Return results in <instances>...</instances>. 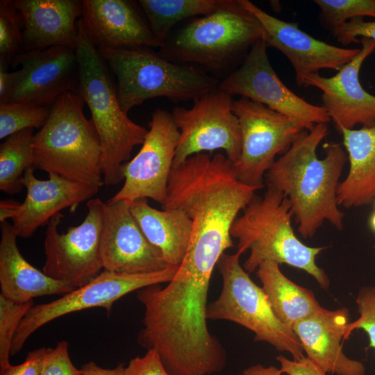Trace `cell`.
Here are the masks:
<instances>
[{"mask_svg": "<svg viewBox=\"0 0 375 375\" xmlns=\"http://www.w3.org/2000/svg\"><path fill=\"white\" fill-rule=\"evenodd\" d=\"M328 133L327 124L303 131L265 176L267 186L289 200L298 231L306 239L312 238L325 221L338 230L344 226L337 192L348 157L338 142L324 144V157H317V149Z\"/></svg>", "mask_w": 375, "mask_h": 375, "instance_id": "cell-1", "label": "cell"}, {"mask_svg": "<svg viewBox=\"0 0 375 375\" xmlns=\"http://www.w3.org/2000/svg\"><path fill=\"white\" fill-rule=\"evenodd\" d=\"M264 37L261 22L241 0H225L216 11L190 19L172 31L158 53L222 81L240 66Z\"/></svg>", "mask_w": 375, "mask_h": 375, "instance_id": "cell-2", "label": "cell"}, {"mask_svg": "<svg viewBox=\"0 0 375 375\" xmlns=\"http://www.w3.org/2000/svg\"><path fill=\"white\" fill-rule=\"evenodd\" d=\"M78 25L77 94L88 106L99 138L103 183L117 185L124 179V164L134 147L142 144L148 130L133 122L122 109L108 65L89 39L80 19Z\"/></svg>", "mask_w": 375, "mask_h": 375, "instance_id": "cell-3", "label": "cell"}, {"mask_svg": "<svg viewBox=\"0 0 375 375\" xmlns=\"http://www.w3.org/2000/svg\"><path fill=\"white\" fill-rule=\"evenodd\" d=\"M292 216L290 201L281 191L267 186L262 196L254 195L231 228V237L238 239L237 252L250 251L243 268L251 273L265 261L286 264L306 272L327 290L330 280L316 263L326 247L303 244L294 233Z\"/></svg>", "mask_w": 375, "mask_h": 375, "instance_id": "cell-4", "label": "cell"}, {"mask_svg": "<svg viewBox=\"0 0 375 375\" xmlns=\"http://www.w3.org/2000/svg\"><path fill=\"white\" fill-rule=\"evenodd\" d=\"M83 105L77 93L67 92L50 107L47 119L34 135L33 167L100 188L104 184L101 147Z\"/></svg>", "mask_w": 375, "mask_h": 375, "instance_id": "cell-5", "label": "cell"}, {"mask_svg": "<svg viewBox=\"0 0 375 375\" xmlns=\"http://www.w3.org/2000/svg\"><path fill=\"white\" fill-rule=\"evenodd\" d=\"M99 51L115 76L119 104L126 114L150 99L193 101L219 85V80L200 69L169 61L151 49Z\"/></svg>", "mask_w": 375, "mask_h": 375, "instance_id": "cell-6", "label": "cell"}, {"mask_svg": "<svg viewBox=\"0 0 375 375\" xmlns=\"http://www.w3.org/2000/svg\"><path fill=\"white\" fill-rule=\"evenodd\" d=\"M240 254L223 253L217 267L222 288L217 299L207 308L208 319L237 323L252 331L254 340L265 342L280 351L290 353L294 360L304 356L302 347L290 327L274 314L267 296L240 263Z\"/></svg>", "mask_w": 375, "mask_h": 375, "instance_id": "cell-7", "label": "cell"}, {"mask_svg": "<svg viewBox=\"0 0 375 375\" xmlns=\"http://www.w3.org/2000/svg\"><path fill=\"white\" fill-rule=\"evenodd\" d=\"M233 97L219 87L193 100L189 108H174L172 115L180 135L173 167L197 153L222 149L233 164L242 150L239 120L233 108Z\"/></svg>", "mask_w": 375, "mask_h": 375, "instance_id": "cell-8", "label": "cell"}, {"mask_svg": "<svg viewBox=\"0 0 375 375\" xmlns=\"http://www.w3.org/2000/svg\"><path fill=\"white\" fill-rule=\"evenodd\" d=\"M232 108L242 133L240 157L233 164L237 177L261 189L276 156L285 153L306 129L298 122L244 97L233 99Z\"/></svg>", "mask_w": 375, "mask_h": 375, "instance_id": "cell-9", "label": "cell"}, {"mask_svg": "<svg viewBox=\"0 0 375 375\" xmlns=\"http://www.w3.org/2000/svg\"><path fill=\"white\" fill-rule=\"evenodd\" d=\"M88 213L81 224L58 232L63 215L51 219L45 233V261L42 272L74 288L92 281L103 269L101 253L104 203L99 198L87 202Z\"/></svg>", "mask_w": 375, "mask_h": 375, "instance_id": "cell-10", "label": "cell"}, {"mask_svg": "<svg viewBox=\"0 0 375 375\" xmlns=\"http://www.w3.org/2000/svg\"><path fill=\"white\" fill-rule=\"evenodd\" d=\"M178 267L153 273L119 274L103 269L92 281L53 301L34 305L22 319L14 337L10 355L19 353L28 337L51 321L91 308H103L110 315L114 302L144 287L169 282Z\"/></svg>", "mask_w": 375, "mask_h": 375, "instance_id": "cell-11", "label": "cell"}, {"mask_svg": "<svg viewBox=\"0 0 375 375\" xmlns=\"http://www.w3.org/2000/svg\"><path fill=\"white\" fill-rule=\"evenodd\" d=\"M263 39L251 49L245 59L219 88L232 97L240 95L262 103L301 124L307 130L331 120L322 107L306 101L290 90L272 67Z\"/></svg>", "mask_w": 375, "mask_h": 375, "instance_id": "cell-12", "label": "cell"}, {"mask_svg": "<svg viewBox=\"0 0 375 375\" xmlns=\"http://www.w3.org/2000/svg\"><path fill=\"white\" fill-rule=\"evenodd\" d=\"M138 153L123 165L122 188L109 200L130 202L151 199L164 206L179 131L168 111L156 108Z\"/></svg>", "mask_w": 375, "mask_h": 375, "instance_id": "cell-13", "label": "cell"}, {"mask_svg": "<svg viewBox=\"0 0 375 375\" xmlns=\"http://www.w3.org/2000/svg\"><path fill=\"white\" fill-rule=\"evenodd\" d=\"M12 72L10 89L1 103L51 107L67 92L77 93L79 64L76 49L64 46L24 52Z\"/></svg>", "mask_w": 375, "mask_h": 375, "instance_id": "cell-14", "label": "cell"}, {"mask_svg": "<svg viewBox=\"0 0 375 375\" xmlns=\"http://www.w3.org/2000/svg\"><path fill=\"white\" fill-rule=\"evenodd\" d=\"M101 253L103 269L119 274H148L169 267L142 232L126 200L104 203Z\"/></svg>", "mask_w": 375, "mask_h": 375, "instance_id": "cell-15", "label": "cell"}, {"mask_svg": "<svg viewBox=\"0 0 375 375\" xmlns=\"http://www.w3.org/2000/svg\"><path fill=\"white\" fill-rule=\"evenodd\" d=\"M241 2L261 22L267 47L278 49L289 60L299 87L303 86L307 76L322 69L339 71L360 51V49L340 47L315 39L300 29L297 23L276 18L249 0Z\"/></svg>", "mask_w": 375, "mask_h": 375, "instance_id": "cell-16", "label": "cell"}, {"mask_svg": "<svg viewBox=\"0 0 375 375\" xmlns=\"http://www.w3.org/2000/svg\"><path fill=\"white\" fill-rule=\"evenodd\" d=\"M360 42L359 53L333 76L314 74L307 76L303 85L322 92V107L338 130L353 129L358 124L370 126L375 122V96L365 90L359 81L360 68L375 50V41L361 38Z\"/></svg>", "mask_w": 375, "mask_h": 375, "instance_id": "cell-17", "label": "cell"}, {"mask_svg": "<svg viewBox=\"0 0 375 375\" xmlns=\"http://www.w3.org/2000/svg\"><path fill=\"white\" fill-rule=\"evenodd\" d=\"M80 20L99 50L160 48L138 1L82 0Z\"/></svg>", "mask_w": 375, "mask_h": 375, "instance_id": "cell-18", "label": "cell"}, {"mask_svg": "<svg viewBox=\"0 0 375 375\" xmlns=\"http://www.w3.org/2000/svg\"><path fill=\"white\" fill-rule=\"evenodd\" d=\"M34 169L28 167L23 174L21 183L26 189V196L22 203L17 202L12 217L13 230L22 238L31 237L62 210L74 211L99 190L55 174H49L47 180H40L35 176Z\"/></svg>", "mask_w": 375, "mask_h": 375, "instance_id": "cell-19", "label": "cell"}, {"mask_svg": "<svg viewBox=\"0 0 375 375\" xmlns=\"http://www.w3.org/2000/svg\"><path fill=\"white\" fill-rule=\"evenodd\" d=\"M349 317L345 308L331 310L322 307L292 326L306 356L326 373L365 375L364 365L342 351L341 342L345 340Z\"/></svg>", "mask_w": 375, "mask_h": 375, "instance_id": "cell-20", "label": "cell"}, {"mask_svg": "<svg viewBox=\"0 0 375 375\" xmlns=\"http://www.w3.org/2000/svg\"><path fill=\"white\" fill-rule=\"evenodd\" d=\"M14 3L22 17L25 52L56 46L76 48L81 1L14 0Z\"/></svg>", "mask_w": 375, "mask_h": 375, "instance_id": "cell-21", "label": "cell"}, {"mask_svg": "<svg viewBox=\"0 0 375 375\" xmlns=\"http://www.w3.org/2000/svg\"><path fill=\"white\" fill-rule=\"evenodd\" d=\"M17 238L12 224L7 221L1 222L0 294L22 303L37 297L64 295L76 289L49 277L30 264L19 250Z\"/></svg>", "mask_w": 375, "mask_h": 375, "instance_id": "cell-22", "label": "cell"}, {"mask_svg": "<svg viewBox=\"0 0 375 375\" xmlns=\"http://www.w3.org/2000/svg\"><path fill=\"white\" fill-rule=\"evenodd\" d=\"M349 169L338 185L337 200L345 208L369 205L375 199V122L359 129L340 128Z\"/></svg>", "mask_w": 375, "mask_h": 375, "instance_id": "cell-23", "label": "cell"}, {"mask_svg": "<svg viewBox=\"0 0 375 375\" xmlns=\"http://www.w3.org/2000/svg\"><path fill=\"white\" fill-rule=\"evenodd\" d=\"M131 210L148 240L160 250L169 267H179L186 255L192 221L182 210H158L147 199L131 202Z\"/></svg>", "mask_w": 375, "mask_h": 375, "instance_id": "cell-24", "label": "cell"}, {"mask_svg": "<svg viewBox=\"0 0 375 375\" xmlns=\"http://www.w3.org/2000/svg\"><path fill=\"white\" fill-rule=\"evenodd\" d=\"M256 272L274 314L290 328L322 308L310 290L296 284L282 273L278 263L263 262Z\"/></svg>", "mask_w": 375, "mask_h": 375, "instance_id": "cell-25", "label": "cell"}, {"mask_svg": "<svg viewBox=\"0 0 375 375\" xmlns=\"http://www.w3.org/2000/svg\"><path fill=\"white\" fill-rule=\"evenodd\" d=\"M225 0H139L150 29L160 47L174 26L185 19L209 15Z\"/></svg>", "mask_w": 375, "mask_h": 375, "instance_id": "cell-26", "label": "cell"}, {"mask_svg": "<svg viewBox=\"0 0 375 375\" xmlns=\"http://www.w3.org/2000/svg\"><path fill=\"white\" fill-rule=\"evenodd\" d=\"M33 130L14 133L0 144V190L6 194L20 192L24 172L33 167Z\"/></svg>", "mask_w": 375, "mask_h": 375, "instance_id": "cell-27", "label": "cell"}, {"mask_svg": "<svg viewBox=\"0 0 375 375\" xmlns=\"http://www.w3.org/2000/svg\"><path fill=\"white\" fill-rule=\"evenodd\" d=\"M25 52L21 15L14 0L0 1V65L8 68Z\"/></svg>", "mask_w": 375, "mask_h": 375, "instance_id": "cell-28", "label": "cell"}, {"mask_svg": "<svg viewBox=\"0 0 375 375\" xmlns=\"http://www.w3.org/2000/svg\"><path fill=\"white\" fill-rule=\"evenodd\" d=\"M50 107L25 103H0V139L28 128H41L49 114Z\"/></svg>", "mask_w": 375, "mask_h": 375, "instance_id": "cell-29", "label": "cell"}, {"mask_svg": "<svg viewBox=\"0 0 375 375\" xmlns=\"http://www.w3.org/2000/svg\"><path fill=\"white\" fill-rule=\"evenodd\" d=\"M321 25L331 33L356 17L375 18V0H314Z\"/></svg>", "mask_w": 375, "mask_h": 375, "instance_id": "cell-30", "label": "cell"}, {"mask_svg": "<svg viewBox=\"0 0 375 375\" xmlns=\"http://www.w3.org/2000/svg\"><path fill=\"white\" fill-rule=\"evenodd\" d=\"M33 306V300L19 303L0 294L1 372L11 365L9 358L14 337L22 319Z\"/></svg>", "mask_w": 375, "mask_h": 375, "instance_id": "cell-31", "label": "cell"}, {"mask_svg": "<svg viewBox=\"0 0 375 375\" xmlns=\"http://www.w3.org/2000/svg\"><path fill=\"white\" fill-rule=\"evenodd\" d=\"M356 303L359 317L347 324L344 339H348L355 329H362L369 338L368 347L375 349V286L361 288Z\"/></svg>", "mask_w": 375, "mask_h": 375, "instance_id": "cell-32", "label": "cell"}, {"mask_svg": "<svg viewBox=\"0 0 375 375\" xmlns=\"http://www.w3.org/2000/svg\"><path fill=\"white\" fill-rule=\"evenodd\" d=\"M40 375H81L70 359L67 342L60 341L54 348H47Z\"/></svg>", "mask_w": 375, "mask_h": 375, "instance_id": "cell-33", "label": "cell"}, {"mask_svg": "<svg viewBox=\"0 0 375 375\" xmlns=\"http://www.w3.org/2000/svg\"><path fill=\"white\" fill-rule=\"evenodd\" d=\"M332 34L344 46L358 43V36L375 41V21L365 22L363 17H356L335 29Z\"/></svg>", "mask_w": 375, "mask_h": 375, "instance_id": "cell-34", "label": "cell"}, {"mask_svg": "<svg viewBox=\"0 0 375 375\" xmlns=\"http://www.w3.org/2000/svg\"><path fill=\"white\" fill-rule=\"evenodd\" d=\"M125 375H170L154 349H149L143 356L131 359L126 367Z\"/></svg>", "mask_w": 375, "mask_h": 375, "instance_id": "cell-35", "label": "cell"}, {"mask_svg": "<svg viewBox=\"0 0 375 375\" xmlns=\"http://www.w3.org/2000/svg\"><path fill=\"white\" fill-rule=\"evenodd\" d=\"M47 349L42 347L28 352L22 363L10 365L1 375H40Z\"/></svg>", "mask_w": 375, "mask_h": 375, "instance_id": "cell-36", "label": "cell"}, {"mask_svg": "<svg viewBox=\"0 0 375 375\" xmlns=\"http://www.w3.org/2000/svg\"><path fill=\"white\" fill-rule=\"evenodd\" d=\"M280 370L287 375H326V372L306 356L298 360H290L284 356H278Z\"/></svg>", "mask_w": 375, "mask_h": 375, "instance_id": "cell-37", "label": "cell"}, {"mask_svg": "<svg viewBox=\"0 0 375 375\" xmlns=\"http://www.w3.org/2000/svg\"><path fill=\"white\" fill-rule=\"evenodd\" d=\"M126 367L119 364L114 369H104L97 365L94 362L90 361L81 368V375H125Z\"/></svg>", "mask_w": 375, "mask_h": 375, "instance_id": "cell-38", "label": "cell"}, {"mask_svg": "<svg viewBox=\"0 0 375 375\" xmlns=\"http://www.w3.org/2000/svg\"><path fill=\"white\" fill-rule=\"evenodd\" d=\"M12 82V72H8V69L0 65V103L3 102L7 96Z\"/></svg>", "mask_w": 375, "mask_h": 375, "instance_id": "cell-39", "label": "cell"}, {"mask_svg": "<svg viewBox=\"0 0 375 375\" xmlns=\"http://www.w3.org/2000/svg\"><path fill=\"white\" fill-rule=\"evenodd\" d=\"M280 369L273 365L265 367L260 364L251 366L242 372V375H281Z\"/></svg>", "mask_w": 375, "mask_h": 375, "instance_id": "cell-40", "label": "cell"}, {"mask_svg": "<svg viewBox=\"0 0 375 375\" xmlns=\"http://www.w3.org/2000/svg\"><path fill=\"white\" fill-rule=\"evenodd\" d=\"M18 201L12 199L1 200L0 202V222L11 219Z\"/></svg>", "mask_w": 375, "mask_h": 375, "instance_id": "cell-41", "label": "cell"}, {"mask_svg": "<svg viewBox=\"0 0 375 375\" xmlns=\"http://www.w3.org/2000/svg\"><path fill=\"white\" fill-rule=\"evenodd\" d=\"M369 224L372 230L375 233V211L370 217Z\"/></svg>", "mask_w": 375, "mask_h": 375, "instance_id": "cell-42", "label": "cell"}, {"mask_svg": "<svg viewBox=\"0 0 375 375\" xmlns=\"http://www.w3.org/2000/svg\"><path fill=\"white\" fill-rule=\"evenodd\" d=\"M373 249H374V253L375 254V244L374 245Z\"/></svg>", "mask_w": 375, "mask_h": 375, "instance_id": "cell-43", "label": "cell"}, {"mask_svg": "<svg viewBox=\"0 0 375 375\" xmlns=\"http://www.w3.org/2000/svg\"><path fill=\"white\" fill-rule=\"evenodd\" d=\"M374 286H375V278H374Z\"/></svg>", "mask_w": 375, "mask_h": 375, "instance_id": "cell-44", "label": "cell"}]
</instances>
